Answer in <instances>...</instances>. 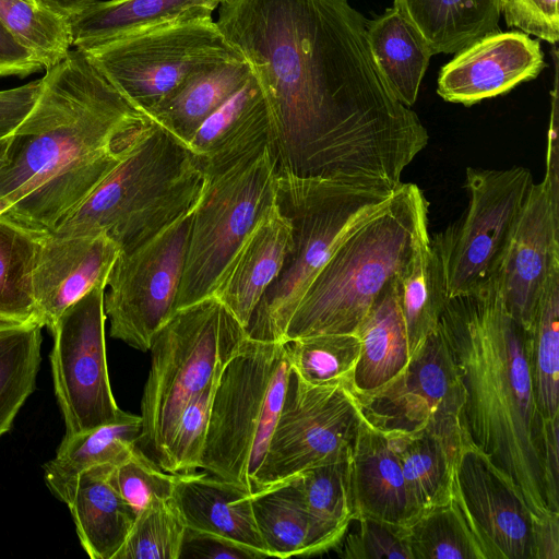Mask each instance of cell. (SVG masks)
<instances>
[{
    "label": "cell",
    "mask_w": 559,
    "mask_h": 559,
    "mask_svg": "<svg viewBox=\"0 0 559 559\" xmlns=\"http://www.w3.org/2000/svg\"><path fill=\"white\" fill-rule=\"evenodd\" d=\"M366 27L374 61L393 94L405 106H413L431 58L429 50L395 7L366 20Z\"/></svg>",
    "instance_id": "33"
},
{
    "label": "cell",
    "mask_w": 559,
    "mask_h": 559,
    "mask_svg": "<svg viewBox=\"0 0 559 559\" xmlns=\"http://www.w3.org/2000/svg\"><path fill=\"white\" fill-rule=\"evenodd\" d=\"M503 0H394L430 55L456 53L499 32Z\"/></svg>",
    "instance_id": "28"
},
{
    "label": "cell",
    "mask_w": 559,
    "mask_h": 559,
    "mask_svg": "<svg viewBox=\"0 0 559 559\" xmlns=\"http://www.w3.org/2000/svg\"><path fill=\"white\" fill-rule=\"evenodd\" d=\"M440 331L464 393L466 440L520 491L538 521L559 514V472L537 406L528 331L503 306L495 282L449 298Z\"/></svg>",
    "instance_id": "3"
},
{
    "label": "cell",
    "mask_w": 559,
    "mask_h": 559,
    "mask_svg": "<svg viewBox=\"0 0 559 559\" xmlns=\"http://www.w3.org/2000/svg\"><path fill=\"white\" fill-rule=\"evenodd\" d=\"M355 516L404 527L415 519L399 457L386 435L361 419L350 454Z\"/></svg>",
    "instance_id": "23"
},
{
    "label": "cell",
    "mask_w": 559,
    "mask_h": 559,
    "mask_svg": "<svg viewBox=\"0 0 559 559\" xmlns=\"http://www.w3.org/2000/svg\"><path fill=\"white\" fill-rule=\"evenodd\" d=\"M292 479L312 513L348 527L355 516L350 455L308 468Z\"/></svg>",
    "instance_id": "41"
},
{
    "label": "cell",
    "mask_w": 559,
    "mask_h": 559,
    "mask_svg": "<svg viewBox=\"0 0 559 559\" xmlns=\"http://www.w3.org/2000/svg\"><path fill=\"white\" fill-rule=\"evenodd\" d=\"M360 353L352 389L372 392L397 376L409 360L405 323L399 301V276L378 296L358 326Z\"/></svg>",
    "instance_id": "27"
},
{
    "label": "cell",
    "mask_w": 559,
    "mask_h": 559,
    "mask_svg": "<svg viewBox=\"0 0 559 559\" xmlns=\"http://www.w3.org/2000/svg\"><path fill=\"white\" fill-rule=\"evenodd\" d=\"M400 185L277 173L276 204L290 222L292 247L251 317L249 337L284 342L316 275L352 234L389 206Z\"/></svg>",
    "instance_id": "4"
},
{
    "label": "cell",
    "mask_w": 559,
    "mask_h": 559,
    "mask_svg": "<svg viewBox=\"0 0 559 559\" xmlns=\"http://www.w3.org/2000/svg\"><path fill=\"white\" fill-rule=\"evenodd\" d=\"M559 558V514L537 523L536 559Z\"/></svg>",
    "instance_id": "49"
},
{
    "label": "cell",
    "mask_w": 559,
    "mask_h": 559,
    "mask_svg": "<svg viewBox=\"0 0 559 559\" xmlns=\"http://www.w3.org/2000/svg\"><path fill=\"white\" fill-rule=\"evenodd\" d=\"M221 374L183 407L158 462L164 471L174 474H191L200 468L212 403Z\"/></svg>",
    "instance_id": "42"
},
{
    "label": "cell",
    "mask_w": 559,
    "mask_h": 559,
    "mask_svg": "<svg viewBox=\"0 0 559 559\" xmlns=\"http://www.w3.org/2000/svg\"><path fill=\"white\" fill-rule=\"evenodd\" d=\"M251 496L245 487L204 471L185 474L173 499L187 530L228 540L266 558Z\"/></svg>",
    "instance_id": "21"
},
{
    "label": "cell",
    "mask_w": 559,
    "mask_h": 559,
    "mask_svg": "<svg viewBox=\"0 0 559 559\" xmlns=\"http://www.w3.org/2000/svg\"><path fill=\"white\" fill-rule=\"evenodd\" d=\"M0 20L12 36L39 60L44 70L73 47L71 17L25 0H0Z\"/></svg>",
    "instance_id": "38"
},
{
    "label": "cell",
    "mask_w": 559,
    "mask_h": 559,
    "mask_svg": "<svg viewBox=\"0 0 559 559\" xmlns=\"http://www.w3.org/2000/svg\"><path fill=\"white\" fill-rule=\"evenodd\" d=\"M216 21L270 114L276 171L400 185L428 131L371 52L346 0H228Z\"/></svg>",
    "instance_id": "1"
},
{
    "label": "cell",
    "mask_w": 559,
    "mask_h": 559,
    "mask_svg": "<svg viewBox=\"0 0 559 559\" xmlns=\"http://www.w3.org/2000/svg\"><path fill=\"white\" fill-rule=\"evenodd\" d=\"M286 343L290 367L305 381L352 386L360 353L356 333L318 334Z\"/></svg>",
    "instance_id": "39"
},
{
    "label": "cell",
    "mask_w": 559,
    "mask_h": 559,
    "mask_svg": "<svg viewBox=\"0 0 559 559\" xmlns=\"http://www.w3.org/2000/svg\"><path fill=\"white\" fill-rule=\"evenodd\" d=\"M105 288L91 289L67 308L50 330L53 388L67 436L110 423L121 412L108 374Z\"/></svg>",
    "instance_id": "14"
},
{
    "label": "cell",
    "mask_w": 559,
    "mask_h": 559,
    "mask_svg": "<svg viewBox=\"0 0 559 559\" xmlns=\"http://www.w3.org/2000/svg\"><path fill=\"white\" fill-rule=\"evenodd\" d=\"M151 118L81 49L45 69L39 95L0 162L2 214L49 233L118 166Z\"/></svg>",
    "instance_id": "2"
},
{
    "label": "cell",
    "mask_w": 559,
    "mask_h": 559,
    "mask_svg": "<svg viewBox=\"0 0 559 559\" xmlns=\"http://www.w3.org/2000/svg\"><path fill=\"white\" fill-rule=\"evenodd\" d=\"M38 4L68 17H74L98 0H35Z\"/></svg>",
    "instance_id": "50"
},
{
    "label": "cell",
    "mask_w": 559,
    "mask_h": 559,
    "mask_svg": "<svg viewBox=\"0 0 559 559\" xmlns=\"http://www.w3.org/2000/svg\"><path fill=\"white\" fill-rule=\"evenodd\" d=\"M204 181L191 150L152 120L118 166L49 233L105 234L120 252H129L194 207Z\"/></svg>",
    "instance_id": "5"
},
{
    "label": "cell",
    "mask_w": 559,
    "mask_h": 559,
    "mask_svg": "<svg viewBox=\"0 0 559 559\" xmlns=\"http://www.w3.org/2000/svg\"><path fill=\"white\" fill-rule=\"evenodd\" d=\"M83 51L146 116L194 74L222 62L243 59L212 16L163 23Z\"/></svg>",
    "instance_id": "10"
},
{
    "label": "cell",
    "mask_w": 559,
    "mask_h": 559,
    "mask_svg": "<svg viewBox=\"0 0 559 559\" xmlns=\"http://www.w3.org/2000/svg\"><path fill=\"white\" fill-rule=\"evenodd\" d=\"M141 433V415L121 411L110 423L84 432L64 435L56 456L43 466L48 489L68 504L83 471L103 464H120L136 448Z\"/></svg>",
    "instance_id": "26"
},
{
    "label": "cell",
    "mask_w": 559,
    "mask_h": 559,
    "mask_svg": "<svg viewBox=\"0 0 559 559\" xmlns=\"http://www.w3.org/2000/svg\"><path fill=\"white\" fill-rule=\"evenodd\" d=\"M271 122L263 92L253 74L205 119L188 143L203 173L223 170L270 143Z\"/></svg>",
    "instance_id": "22"
},
{
    "label": "cell",
    "mask_w": 559,
    "mask_h": 559,
    "mask_svg": "<svg viewBox=\"0 0 559 559\" xmlns=\"http://www.w3.org/2000/svg\"><path fill=\"white\" fill-rule=\"evenodd\" d=\"M426 230L425 194L415 183L402 182L389 206L352 234L316 275L289 320L284 342L356 333Z\"/></svg>",
    "instance_id": "6"
},
{
    "label": "cell",
    "mask_w": 559,
    "mask_h": 559,
    "mask_svg": "<svg viewBox=\"0 0 559 559\" xmlns=\"http://www.w3.org/2000/svg\"><path fill=\"white\" fill-rule=\"evenodd\" d=\"M532 183L530 169L522 166L466 169L464 214L430 237L442 262L449 298L475 293L495 280Z\"/></svg>",
    "instance_id": "11"
},
{
    "label": "cell",
    "mask_w": 559,
    "mask_h": 559,
    "mask_svg": "<svg viewBox=\"0 0 559 559\" xmlns=\"http://www.w3.org/2000/svg\"><path fill=\"white\" fill-rule=\"evenodd\" d=\"M290 369L286 342L245 340L218 380L201 469L254 492Z\"/></svg>",
    "instance_id": "8"
},
{
    "label": "cell",
    "mask_w": 559,
    "mask_h": 559,
    "mask_svg": "<svg viewBox=\"0 0 559 559\" xmlns=\"http://www.w3.org/2000/svg\"><path fill=\"white\" fill-rule=\"evenodd\" d=\"M186 524L173 499H156L142 509L114 559H180Z\"/></svg>",
    "instance_id": "40"
},
{
    "label": "cell",
    "mask_w": 559,
    "mask_h": 559,
    "mask_svg": "<svg viewBox=\"0 0 559 559\" xmlns=\"http://www.w3.org/2000/svg\"><path fill=\"white\" fill-rule=\"evenodd\" d=\"M246 328L214 296L176 310L155 333L138 442L158 464L183 407L241 348Z\"/></svg>",
    "instance_id": "7"
},
{
    "label": "cell",
    "mask_w": 559,
    "mask_h": 559,
    "mask_svg": "<svg viewBox=\"0 0 559 559\" xmlns=\"http://www.w3.org/2000/svg\"><path fill=\"white\" fill-rule=\"evenodd\" d=\"M251 74L245 59L215 64L194 74L147 117L188 146L202 122L236 94Z\"/></svg>",
    "instance_id": "31"
},
{
    "label": "cell",
    "mask_w": 559,
    "mask_h": 559,
    "mask_svg": "<svg viewBox=\"0 0 559 559\" xmlns=\"http://www.w3.org/2000/svg\"><path fill=\"white\" fill-rule=\"evenodd\" d=\"M119 251L105 234L41 233L33 274L36 322L50 331L67 308L94 287H106Z\"/></svg>",
    "instance_id": "19"
},
{
    "label": "cell",
    "mask_w": 559,
    "mask_h": 559,
    "mask_svg": "<svg viewBox=\"0 0 559 559\" xmlns=\"http://www.w3.org/2000/svg\"><path fill=\"white\" fill-rule=\"evenodd\" d=\"M251 502L269 557L284 559L328 551L347 530L312 513L292 478L252 493Z\"/></svg>",
    "instance_id": "24"
},
{
    "label": "cell",
    "mask_w": 559,
    "mask_h": 559,
    "mask_svg": "<svg viewBox=\"0 0 559 559\" xmlns=\"http://www.w3.org/2000/svg\"><path fill=\"white\" fill-rule=\"evenodd\" d=\"M399 301L411 357L439 329L449 301L442 262L428 230L417 239L408 263L399 275Z\"/></svg>",
    "instance_id": "32"
},
{
    "label": "cell",
    "mask_w": 559,
    "mask_h": 559,
    "mask_svg": "<svg viewBox=\"0 0 559 559\" xmlns=\"http://www.w3.org/2000/svg\"><path fill=\"white\" fill-rule=\"evenodd\" d=\"M195 206L136 249L119 251L104 295L111 337L148 352L175 312Z\"/></svg>",
    "instance_id": "13"
},
{
    "label": "cell",
    "mask_w": 559,
    "mask_h": 559,
    "mask_svg": "<svg viewBox=\"0 0 559 559\" xmlns=\"http://www.w3.org/2000/svg\"><path fill=\"white\" fill-rule=\"evenodd\" d=\"M403 533L413 559H486L453 497L420 513Z\"/></svg>",
    "instance_id": "37"
},
{
    "label": "cell",
    "mask_w": 559,
    "mask_h": 559,
    "mask_svg": "<svg viewBox=\"0 0 559 559\" xmlns=\"http://www.w3.org/2000/svg\"><path fill=\"white\" fill-rule=\"evenodd\" d=\"M40 235L0 215V322H36L33 274Z\"/></svg>",
    "instance_id": "34"
},
{
    "label": "cell",
    "mask_w": 559,
    "mask_h": 559,
    "mask_svg": "<svg viewBox=\"0 0 559 559\" xmlns=\"http://www.w3.org/2000/svg\"><path fill=\"white\" fill-rule=\"evenodd\" d=\"M43 326L0 322V438L36 388Z\"/></svg>",
    "instance_id": "36"
},
{
    "label": "cell",
    "mask_w": 559,
    "mask_h": 559,
    "mask_svg": "<svg viewBox=\"0 0 559 559\" xmlns=\"http://www.w3.org/2000/svg\"><path fill=\"white\" fill-rule=\"evenodd\" d=\"M226 1H228V0H222V3L226 2Z\"/></svg>",
    "instance_id": "54"
},
{
    "label": "cell",
    "mask_w": 559,
    "mask_h": 559,
    "mask_svg": "<svg viewBox=\"0 0 559 559\" xmlns=\"http://www.w3.org/2000/svg\"><path fill=\"white\" fill-rule=\"evenodd\" d=\"M559 266L543 287L528 328V354L537 406L548 424L559 418Z\"/></svg>",
    "instance_id": "35"
},
{
    "label": "cell",
    "mask_w": 559,
    "mask_h": 559,
    "mask_svg": "<svg viewBox=\"0 0 559 559\" xmlns=\"http://www.w3.org/2000/svg\"><path fill=\"white\" fill-rule=\"evenodd\" d=\"M292 247V225L277 204L257 224L222 274L213 295L246 328Z\"/></svg>",
    "instance_id": "20"
},
{
    "label": "cell",
    "mask_w": 559,
    "mask_h": 559,
    "mask_svg": "<svg viewBox=\"0 0 559 559\" xmlns=\"http://www.w3.org/2000/svg\"><path fill=\"white\" fill-rule=\"evenodd\" d=\"M204 176L175 311L213 295L237 250L276 204L277 171L270 143Z\"/></svg>",
    "instance_id": "9"
},
{
    "label": "cell",
    "mask_w": 559,
    "mask_h": 559,
    "mask_svg": "<svg viewBox=\"0 0 559 559\" xmlns=\"http://www.w3.org/2000/svg\"><path fill=\"white\" fill-rule=\"evenodd\" d=\"M185 474L164 471L139 445L112 467L110 481L136 514L151 501L171 498Z\"/></svg>",
    "instance_id": "43"
},
{
    "label": "cell",
    "mask_w": 559,
    "mask_h": 559,
    "mask_svg": "<svg viewBox=\"0 0 559 559\" xmlns=\"http://www.w3.org/2000/svg\"><path fill=\"white\" fill-rule=\"evenodd\" d=\"M361 419L352 386L312 384L290 369L283 405L254 477V492L349 456Z\"/></svg>",
    "instance_id": "12"
},
{
    "label": "cell",
    "mask_w": 559,
    "mask_h": 559,
    "mask_svg": "<svg viewBox=\"0 0 559 559\" xmlns=\"http://www.w3.org/2000/svg\"><path fill=\"white\" fill-rule=\"evenodd\" d=\"M44 70L36 56L21 45L0 20V76L25 78Z\"/></svg>",
    "instance_id": "48"
},
{
    "label": "cell",
    "mask_w": 559,
    "mask_h": 559,
    "mask_svg": "<svg viewBox=\"0 0 559 559\" xmlns=\"http://www.w3.org/2000/svg\"><path fill=\"white\" fill-rule=\"evenodd\" d=\"M335 546L337 556L346 559H413L403 527L370 518L356 516Z\"/></svg>",
    "instance_id": "44"
},
{
    "label": "cell",
    "mask_w": 559,
    "mask_h": 559,
    "mask_svg": "<svg viewBox=\"0 0 559 559\" xmlns=\"http://www.w3.org/2000/svg\"><path fill=\"white\" fill-rule=\"evenodd\" d=\"M258 559L261 555L228 540L187 530L180 558Z\"/></svg>",
    "instance_id": "47"
},
{
    "label": "cell",
    "mask_w": 559,
    "mask_h": 559,
    "mask_svg": "<svg viewBox=\"0 0 559 559\" xmlns=\"http://www.w3.org/2000/svg\"><path fill=\"white\" fill-rule=\"evenodd\" d=\"M222 0L96 1L71 19L73 47L86 49L163 23L212 16Z\"/></svg>",
    "instance_id": "29"
},
{
    "label": "cell",
    "mask_w": 559,
    "mask_h": 559,
    "mask_svg": "<svg viewBox=\"0 0 559 559\" xmlns=\"http://www.w3.org/2000/svg\"><path fill=\"white\" fill-rule=\"evenodd\" d=\"M9 138L0 140V162H1V159H2V157L4 155V152L7 150Z\"/></svg>",
    "instance_id": "51"
},
{
    "label": "cell",
    "mask_w": 559,
    "mask_h": 559,
    "mask_svg": "<svg viewBox=\"0 0 559 559\" xmlns=\"http://www.w3.org/2000/svg\"><path fill=\"white\" fill-rule=\"evenodd\" d=\"M41 78L24 85L0 91V140L9 138L33 108Z\"/></svg>",
    "instance_id": "46"
},
{
    "label": "cell",
    "mask_w": 559,
    "mask_h": 559,
    "mask_svg": "<svg viewBox=\"0 0 559 559\" xmlns=\"http://www.w3.org/2000/svg\"><path fill=\"white\" fill-rule=\"evenodd\" d=\"M355 395L362 417L384 435L427 429L465 438L461 423L465 393L440 326L397 376L372 392Z\"/></svg>",
    "instance_id": "15"
},
{
    "label": "cell",
    "mask_w": 559,
    "mask_h": 559,
    "mask_svg": "<svg viewBox=\"0 0 559 559\" xmlns=\"http://www.w3.org/2000/svg\"><path fill=\"white\" fill-rule=\"evenodd\" d=\"M501 12L508 26L554 45L558 41V0H503Z\"/></svg>",
    "instance_id": "45"
},
{
    "label": "cell",
    "mask_w": 559,
    "mask_h": 559,
    "mask_svg": "<svg viewBox=\"0 0 559 559\" xmlns=\"http://www.w3.org/2000/svg\"><path fill=\"white\" fill-rule=\"evenodd\" d=\"M559 266V175L532 183L495 285L506 309L528 330L549 273Z\"/></svg>",
    "instance_id": "17"
},
{
    "label": "cell",
    "mask_w": 559,
    "mask_h": 559,
    "mask_svg": "<svg viewBox=\"0 0 559 559\" xmlns=\"http://www.w3.org/2000/svg\"><path fill=\"white\" fill-rule=\"evenodd\" d=\"M453 498L486 559H536L540 521L513 484L466 439L455 460Z\"/></svg>",
    "instance_id": "16"
},
{
    "label": "cell",
    "mask_w": 559,
    "mask_h": 559,
    "mask_svg": "<svg viewBox=\"0 0 559 559\" xmlns=\"http://www.w3.org/2000/svg\"><path fill=\"white\" fill-rule=\"evenodd\" d=\"M538 40L523 32H496L457 51L441 68L437 93L450 103L471 106L504 94L544 69Z\"/></svg>",
    "instance_id": "18"
},
{
    "label": "cell",
    "mask_w": 559,
    "mask_h": 559,
    "mask_svg": "<svg viewBox=\"0 0 559 559\" xmlns=\"http://www.w3.org/2000/svg\"><path fill=\"white\" fill-rule=\"evenodd\" d=\"M9 203L4 200H0V215L9 209Z\"/></svg>",
    "instance_id": "52"
},
{
    "label": "cell",
    "mask_w": 559,
    "mask_h": 559,
    "mask_svg": "<svg viewBox=\"0 0 559 559\" xmlns=\"http://www.w3.org/2000/svg\"><path fill=\"white\" fill-rule=\"evenodd\" d=\"M25 1H31V2H35V3H37L35 0H25Z\"/></svg>",
    "instance_id": "53"
},
{
    "label": "cell",
    "mask_w": 559,
    "mask_h": 559,
    "mask_svg": "<svg viewBox=\"0 0 559 559\" xmlns=\"http://www.w3.org/2000/svg\"><path fill=\"white\" fill-rule=\"evenodd\" d=\"M386 437L399 457L415 518L452 499L455 460L466 438H448L427 429Z\"/></svg>",
    "instance_id": "30"
},
{
    "label": "cell",
    "mask_w": 559,
    "mask_h": 559,
    "mask_svg": "<svg viewBox=\"0 0 559 559\" xmlns=\"http://www.w3.org/2000/svg\"><path fill=\"white\" fill-rule=\"evenodd\" d=\"M114 466L103 464L83 471L67 504L81 546L92 559H114L136 518L110 481Z\"/></svg>",
    "instance_id": "25"
}]
</instances>
